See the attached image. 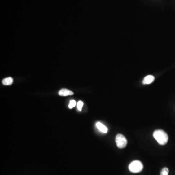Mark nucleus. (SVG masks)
<instances>
[{"label": "nucleus", "mask_w": 175, "mask_h": 175, "mask_svg": "<svg viewBox=\"0 0 175 175\" xmlns=\"http://www.w3.org/2000/svg\"><path fill=\"white\" fill-rule=\"evenodd\" d=\"M153 135L160 145H165L168 141V135L165 131L161 129L155 130Z\"/></svg>", "instance_id": "f257e3e1"}, {"label": "nucleus", "mask_w": 175, "mask_h": 175, "mask_svg": "<svg viewBox=\"0 0 175 175\" xmlns=\"http://www.w3.org/2000/svg\"><path fill=\"white\" fill-rule=\"evenodd\" d=\"M143 166L142 163L139 160H134L130 163L129 168L130 172L133 173H139L143 169Z\"/></svg>", "instance_id": "f03ea898"}, {"label": "nucleus", "mask_w": 175, "mask_h": 175, "mask_svg": "<svg viewBox=\"0 0 175 175\" xmlns=\"http://www.w3.org/2000/svg\"><path fill=\"white\" fill-rule=\"evenodd\" d=\"M115 142L117 146L119 148H125L128 143V141L126 138L121 134L117 135L115 138Z\"/></svg>", "instance_id": "7ed1b4c3"}, {"label": "nucleus", "mask_w": 175, "mask_h": 175, "mask_svg": "<svg viewBox=\"0 0 175 175\" xmlns=\"http://www.w3.org/2000/svg\"><path fill=\"white\" fill-rule=\"evenodd\" d=\"M73 93L67 89H62L59 92V94L60 96H66L73 95Z\"/></svg>", "instance_id": "20e7f679"}, {"label": "nucleus", "mask_w": 175, "mask_h": 175, "mask_svg": "<svg viewBox=\"0 0 175 175\" xmlns=\"http://www.w3.org/2000/svg\"><path fill=\"white\" fill-rule=\"evenodd\" d=\"M96 126L99 131L104 133H106L108 131L107 128L100 122H97L96 124Z\"/></svg>", "instance_id": "39448f33"}, {"label": "nucleus", "mask_w": 175, "mask_h": 175, "mask_svg": "<svg viewBox=\"0 0 175 175\" xmlns=\"http://www.w3.org/2000/svg\"><path fill=\"white\" fill-rule=\"evenodd\" d=\"M155 80V77L152 75H148L145 77L142 81L143 84H149L152 83Z\"/></svg>", "instance_id": "423d86ee"}, {"label": "nucleus", "mask_w": 175, "mask_h": 175, "mask_svg": "<svg viewBox=\"0 0 175 175\" xmlns=\"http://www.w3.org/2000/svg\"><path fill=\"white\" fill-rule=\"evenodd\" d=\"M13 82V79L11 77L5 78L2 81V84H3V85H6V86L12 85Z\"/></svg>", "instance_id": "0eeeda50"}, {"label": "nucleus", "mask_w": 175, "mask_h": 175, "mask_svg": "<svg viewBox=\"0 0 175 175\" xmlns=\"http://www.w3.org/2000/svg\"><path fill=\"white\" fill-rule=\"evenodd\" d=\"M169 169L167 167H164L161 171L160 175H168Z\"/></svg>", "instance_id": "6e6552de"}, {"label": "nucleus", "mask_w": 175, "mask_h": 175, "mask_svg": "<svg viewBox=\"0 0 175 175\" xmlns=\"http://www.w3.org/2000/svg\"><path fill=\"white\" fill-rule=\"evenodd\" d=\"M83 102L81 101H78V103H77V109L79 111H81L82 108L83 106Z\"/></svg>", "instance_id": "1a4fd4ad"}, {"label": "nucleus", "mask_w": 175, "mask_h": 175, "mask_svg": "<svg viewBox=\"0 0 175 175\" xmlns=\"http://www.w3.org/2000/svg\"><path fill=\"white\" fill-rule=\"evenodd\" d=\"M76 101L74 100H72L70 101V104L69 105V107L70 108H73V107H75L76 106Z\"/></svg>", "instance_id": "9d476101"}]
</instances>
